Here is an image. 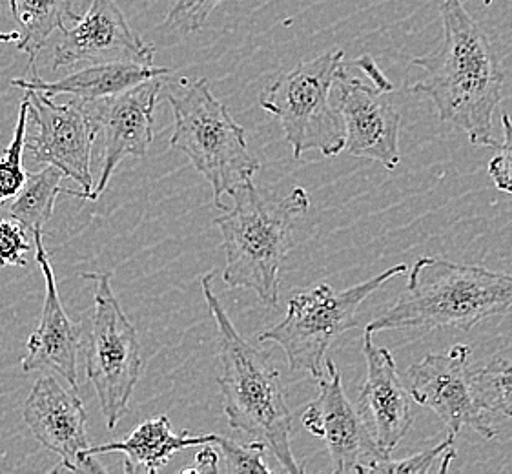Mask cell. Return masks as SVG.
Masks as SVG:
<instances>
[{"instance_id":"obj_1","label":"cell","mask_w":512,"mask_h":474,"mask_svg":"<svg viewBox=\"0 0 512 474\" xmlns=\"http://www.w3.org/2000/svg\"><path fill=\"white\" fill-rule=\"evenodd\" d=\"M440 50L418 57L421 75L407 90L431 99L443 124L469 137L472 145L494 148L492 117L503 99L505 70L491 31L476 21L465 0H443Z\"/></svg>"},{"instance_id":"obj_2","label":"cell","mask_w":512,"mask_h":474,"mask_svg":"<svg viewBox=\"0 0 512 474\" xmlns=\"http://www.w3.org/2000/svg\"><path fill=\"white\" fill-rule=\"evenodd\" d=\"M214 274L201 278V289L219 334L217 383L225 400L228 425L267 445L285 473H305L292 451V413L281 374L270 354L254 347L237 332L214 292Z\"/></svg>"},{"instance_id":"obj_3","label":"cell","mask_w":512,"mask_h":474,"mask_svg":"<svg viewBox=\"0 0 512 474\" xmlns=\"http://www.w3.org/2000/svg\"><path fill=\"white\" fill-rule=\"evenodd\" d=\"M512 307V274L423 256L410 268L398 301L367 332L474 329Z\"/></svg>"},{"instance_id":"obj_4","label":"cell","mask_w":512,"mask_h":474,"mask_svg":"<svg viewBox=\"0 0 512 474\" xmlns=\"http://www.w3.org/2000/svg\"><path fill=\"white\" fill-rule=\"evenodd\" d=\"M230 196L234 207L216 219L226 254L223 279L230 289L252 290L263 305L277 307L294 225L310 207V197L301 186L285 197L267 196L254 181L237 186Z\"/></svg>"},{"instance_id":"obj_5","label":"cell","mask_w":512,"mask_h":474,"mask_svg":"<svg viewBox=\"0 0 512 474\" xmlns=\"http://www.w3.org/2000/svg\"><path fill=\"white\" fill-rule=\"evenodd\" d=\"M168 103L174 112L170 146L190 159L195 170L212 185L214 203L225 212L221 197L252 181L259 161L248 150L243 126L234 121L225 103L210 90L208 79H181Z\"/></svg>"},{"instance_id":"obj_6","label":"cell","mask_w":512,"mask_h":474,"mask_svg":"<svg viewBox=\"0 0 512 474\" xmlns=\"http://www.w3.org/2000/svg\"><path fill=\"white\" fill-rule=\"evenodd\" d=\"M345 70L341 50L296 64L261 93V108L281 123L294 157L318 150L334 157L345 150V126L332 103V86Z\"/></svg>"},{"instance_id":"obj_7","label":"cell","mask_w":512,"mask_h":474,"mask_svg":"<svg viewBox=\"0 0 512 474\" xmlns=\"http://www.w3.org/2000/svg\"><path fill=\"white\" fill-rule=\"evenodd\" d=\"M407 270V265L387 268L376 278L343 292H334L328 283H321L316 289L296 294L288 301L287 316L261 332L259 341L274 343L285 352L290 371L307 372L319 382L325 376L328 349L341 334L356 329L358 310L365 299Z\"/></svg>"},{"instance_id":"obj_8","label":"cell","mask_w":512,"mask_h":474,"mask_svg":"<svg viewBox=\"0 0 512 474\" xmlns=\"http://www.w3.org/2000/svg\"><path fill=\"white\" fill-rule=\"evenodd\" d=\"M95 307L86 352V374L97 394L106 427L113 431L128 411L143 371V349L137 329L124 314L112 287L113 272H88Z\"/></svg>"},{"instance_id":"obj_9","label":"cell","mask_w":512,"mask_h":474,"mask_svg":"<svg viewBox=\"0 0 512 474\" xmlns=\"http://www.w3.org/2000/svg\"><path fill=\"white\" fill-rule=\"evenodd\" d=\"M28 93V117L37 126V134L26 137V150L37 165L59 168L81 190L64 188L62 194L88 199L93 190L92 148L97 137V124L86 103L73 99L68 104L53 103V97L42 92Z\"/></svg>"},{"instance_id":"obj_10","label":"cell","mask_w":512,"mask_h":474,"mask_svg":"<svg viewBox=\"0 0 512 474\" xmlns=\"http://www.w3.org/2000/svg\"><path fill=\"white\" fill-rule=\"evenodd\" d=\"M469 361L471 349L467 345H454L445 354H427L405 374L407 389L410 398L431 409L452 434L471 429L492 440L498 431L474 396Z\"/></svg>"},{"instance_id":"obj_11","label":"cell","mask_w":512,"mask_h":474,"mask_svg":"<svg viewBox=\"0 0 512 474\" xmlns=\"http://www.w3.org/2000/svg\"><path fill=\"white\" fill-rule=\"evenodd\" d=\"M301 423L327 445L334 473H374L381 462L390 458L374 444L358 407L345 394L338 367L328 358L318 396L303 411Z\"/></svg>"},{"instance_id":"obj_12","label":"cell","mask_w":512,"mask_h":474,"mask_svg":"<svg viewBox=\"0 0 512 474\" xmlns=\"http://www.w3.org/2000/svg\"><path fill=\"white\" fill-rule=\"evenodd\" d=\"M22 418L39 444L61 458L57 471L104 473L103 465L88 454L92 447L86 429L84 403L75 389H66L50 372H42L24 407Z\"/></svg>"},{"instance_id":"obj_13","label":"cell","mask_w":512,"mask_h":474,"mask_svg":"<svg viewBox=\"0 0 512 474\" xmlns=\"http://www.w3.org/2000/svg\"><path fill=\"white\" fill-rule=\"evenodd\" d=\"M332 103L345 126V150L387 170L400 165L401 112L389 93L350 77L347 64L332 86Z\"/></svg>"},{"instance_id":"obj_14","label":"cell","mask_w":512,"mask_h":474,"mask_svg":"<svg viewBox=\"0 0 512 474\" xmlns=\"http://www.w3.org/2000/svg\"><path fill=\"white\" fill-rule=\"evenodd\" d=\"M163 88V77L148 79L126 92L86 103L97 134L103 135L101 176L93 185L88 201H97L115 168L126 157L143 159L154 141L155 104Z\"/></svg>"},{"instance_id":"obj_15","label":"cell","mask_w":512,"mask_h":474,"mask_svg":"<svg viewBox=\"0 0 512 474\" xmlns=\"http://www.w3.org/2000/svg\"><path fill=\"white\" fill-rule=\"evenodd\" d=\"M155 50L132 30L117 0H90L72 28H62L53 53V72L108 62L154 64Z\"/></svg>"},{"instance_id":"obj_16","label":"cell","mask_w":512,"mask_h":474,"mask_svg":"<svg viewBox=\"0 0 512 474\" xmlns=\"http://www.w3.org/2000/svg\"><path fill=\"white\" fill-rule=\"evenodd\" d=\"M367 376L359 392L358 407L379 451L390 456L412 427L410 392L401 380L392 352L374 345L372 332H363Z\"/></svg>"},{"instance_id":"obj_17","label":"cell","mask_w":512,"mask_h":474,"mask_svg":"<svg viewBox=\"0 0 512 474\" xmlns=\"http://www.w3.org/2000/svg\"><path fill=\"white\" fill-rule=\"evenodd\" d=\"M35 259L46 281L44 307L39 327L28 340V352L22 360L24 372H50L61 376L72 389H79V356L82 351L84 330L81 323L73 321L62 307L61 296L55 281L52 263L42 243V232L33 234Z\"/></svg>"},{"instance_id":"obj_18","label":"cell","mask_w":512,"mask_h":474,"mask_svg":"<svg viewBox=\"0 0 512 474\" xmlns=\"http://www.w3.org/2000/svg\"><path fill=\"white\" fill-rule=\"evenodd\" d=\"M168 68H157L154 64L139 62H108L72 70L59 81H44L37 70H30V77H17L11 84L24 92H42L50 97L72 95L82 103H92L104 97L126 92L137 84L155 77H168Z\"/></svg>"},{"instance_id":"obj_19","label":"cell","mask_w":512,"mask_h":474,"mask_svg":"<svg viewBox=\"0 0 512 474\" xmlns=\"http://www.w3.org/2000/svg\"><path fill=\"white\" fill-rule=\"evenodd\" d=\"M217 434L192 436V434H177L174 425L166 414H161L152 420L139 423L128 438L112 444L92 445L88 449L90 456L106 453L124 454V473L135 474L157 473L170 458L179 451H185L197 445L214 444Z\"/></svg>"},{"instance_id":"obj_20","label":"cell","mask_w":512,"mask_h":474,"mask_svg":"<svg viewBox=\"0 0 512 474\" xmlns=\"http://www.w3.org/2000/svg\"><path fill=\"white\" fill-rule=\"evenodd\" d=\"M15 22L21 26L17 48L30 57V70H35V59L39 57L53 31H61L68 22L81 19L82 6L90 0H8Z\"/></svg>"},{"instance_id":"obj_21","label":"cell","mask_w":512,"mask_h":474,"mask_svg":"<svg viewBox=\"0 0 512 474\" xmlns=\"http://www.w3.org/2000/svg\"><path fill=\"white\" fill-rule=\"evenodd\" d=\"M62 172L55 166L48 165L41 172L28 174L21 192L13 197V203L8 208L11 219L19 221L22 227L33 236L42 232L50 221L55 210L57 197L62 194Z\"/></svg>"},{"instance_id":"obj_22","label":"cell","mask_w":512,"mask_h":474,"mask_svg":"<svg viewBox=\"0 0 512 474\" xmlns=\"http://www.w3.org/2000/svg\"><path fill=\"white\" fill-rule=\"evenodd\" d=\"M472 387L485 413L512 418V358H492L472 371Z\"/></svg>"},{"instance_id":"obj_23","label":"cell","mask_w":512,"mask_h":474,"mask_svg":"<svg viewBox=\"0 0 512 474\" xmlns=\"http://www.w3.org/2000/svg\"><path fill=\"white\" fill-rule=\"evenodd\" d=\"M28 104L30 99L26 95L19 108V119L13 130V139L0 155V205L17 196L28 177L22 165L28 130Z\"/></svg>"},{"instance_id":"obj_24","label":"cell","mask_w":512,"mask_h":474,"mask_svg":"<svg viewBox=\"0 0 512 474\" xmlns=\"http://www.w3.org/2000/svg\"><path fill=\"white\" fill-rule=\"evenodd\" d=\"M454 438L456 434L449 433V436L434 445L427 451L403 458V460H385L374 469V473L378 474H429L440 473L445 474L451 467L452 460L456 458L454 451Z\"/></svg>"},{"instance_id":"obj_25","label":"cell","mask_w":512,"mask_h":474,"mask_svg":"<svg viewBox=\"0 0 512 474\" xmlns=\"http://www.w3.org/2000/svg\"><path fill=\"white\" fill-rule=\"evenodd\" d=\"M221 456V473H272L265 464L267 445L254 440L252 444H239L232 438L217 434L214 442Z\"/></svg>"},{"instance_id":"obj_26","label":"cell","mask_w":512,"mask_h":474,"mask_svg":"<svg viewBox=\"0 0 512 474\" xmlns=\"http://www.w3.org/2000/svg\"><path fill=\"white\" fill-rule=\"evenodd\" d=\"M33 237L15 219H0V267H28Z\"/></svg>"},{"instance_id":"obj_27","label":"cell","mask_w":512,"mask_h":474,"mask_svg":"<svg viewBox=\"0 0 512 474\" xmlns=\"http://www.w3.org/2000/svg\"><path fill=\"white\" fill-rule=\"evenodd\" d=\"M223 0H175L166 15V24L183 33H195L205 26Z\"/></svg>"},{"instance_id":"obj_28","label":"cell","mask_w":512,"mask_h":474,"mask_svg":"<svg viewBox=\"0 0 512 474\" xmlns=\"http://www.w3.org/2000/svg\"><path fill=\"white\" fill-rule=\"evenodd\" d=\"M503 143L494 146L498 154L489 161V176L498 190L512 196V117L502 115Z\"/></svg>"},{"instance_id":"obj_29","label":"cell","mask_w":512,"mask_h":474,"mask_svg":"<svg viewBox=\"0 0 512 474\" xmlns=\"http://www.w3.org/2000/svg\"><path fill=\"white\" fill-rule=\"evenodd\" d=\"M194 467H186L183 474H217L221 473V456L214 444H205L195 454Z\"/></svg>"},{"instance_id":"obj_30","label":"cell","mask_w":512,"mask_h":474,"mask_svg":"<svg viewBox=\"0 0 512 474\" xmlns=\"http://www.w3.org/2000/svg\"><path fill=\"white\" fill-rule=\"evenodd\" d=\"M352 64H354L356 68H359L361 72L365 73L370 83L374 84L378 90L385 93L394 92V86H392L389 79L385 77V73L379 70L378 64H376V61H374L370 55H361V57H358Z\"/></svg>"},{"instance_id":"obj_31","label":"cell","mask_w":512,"mask_h":474,"mask_svg":"<svg viewBox=\"0 0 512 474\" xmlns=\"http://www.w3.org/2000/svg\"><path fill=\"white\" fill-rule=\"evenodd\" d=\"M19 31H11V33H2L0 31V42H17L19 41Z\"/></svg>"},{"instance_id":"obj_32","label":"cell","mask_w":512,"mask_h":474,"mask_svg":"<svg viewBox=\"0 0 512 474\" xmlns=\"http://www.w3.org/2000/svg\"><path fill=\"white\" fill-rule=\"evenodd\" d=\"M483 4H485V6H491L492 0H483Z\"/></svg>"}]
</instances>
